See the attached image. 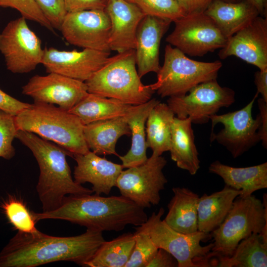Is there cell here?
<instances>
[{"label": "cell", "instance_id": "obj_4", "mask_svg": "<svg viewBox=\"0 0 267 267\" xmlns=\"http://www.w3.org/2000/svg\"><path fill=\"white\" fill-rule=\"evenodd\" d=\"M14 120L18 130L55 143L72 157L89 151L84 137V125L79 118L53 104L34 102L14 116Z\"/></svg>", "mask_w": 267, "mask_h": 267}, {"label": "cell", "instance_id": "obj_9", "mask_svg": "<svg viewBox=\"0 0 267 267\" xmlns=\"http://www.w3.org/2000/svg\"><path fill=\"white\" fill-rule=\"evenodd\" d=\"M259 93L242 109L210 117L212 134L210 141H216L226 148L233 158H236L261 141L259 130L260 114L254 119L252 108Z\"/></svg>", "mask_w": 267, "mask_h": 267}, {"label": "cell", "instance_id": "obj_36", "mask_svg": "<svg viewBox=\"0 0 267 267\" xmlns=\"http://www.w3.org/2000/svg\"><path fill=\"white\" fill-rule=\"evenodd\" d=\"M0 6L14 8L26 19L38 23L54 33V28L34 0H0Z\"/></svg>", "mask_w": 267, "mask_h": 267}, {"label": "cell", "instance_id": "obj_39", "mask_svg": "<svg viewBox=\"0 0 267 267\" xmlns=\"http://www.w3.org/2000/svg\"><path fill=\"white\" fill-rule=\"evenodd\" d=\"M30 105L17 100L0 89V109L14 116Z\"/></svg>", "mask_w": 267, "mask_h": 267}, {"label": "cell", "instance_id": "obj_21", "mask_svg": "<svg viewBox=\"0 0 267 267\" xmlns=\"http://www.w3.org/2000/svg\"><path fill=\"white\" fill-rule=\"evenodd\" d=\"M210 173L220 176L225 185L241 191L238 196L249 197L256 191L267 188V162L247 167L236 168L218 160L209 167Z\"/></svg>", "mask_w": 267, "mask_h": 267}, {"label": "cell", "instance_id": "obj_31", "mask_svg": "<svg viewBox=\"0 0 267 267\" xmlns=\"http://www.w3.org/2000/svg\"><path fill=\"white\" fill-rule=\"evenodd\" d=\"M135 242L134 233H126L100 245L86 264L89 267H124Z\"/></svg>", "mask_w": 267, "mask_h": 267}, {"label": "cell", "instance_id": "obj_34", "mask_svg": "<svg viewBox=\"0 0 267 267\" xmlns=\"http://www.w3.org/2000/svg\"><path fill=\"white\" fill-rule=\"evenodd\" d=\"M134 233V245L124 267H146L158 248L146 232L136 229Z\"/></svg>", "mask_w": 267, "mask_h": 267}, {"label": "cell", "instance_id": "obj_38", "mask_svg": "<svg viewBox=\"0 0 267 267\" xmlns=\"http://www.w3.org/2000/svg\"><path fill=\"white\" fill-rule=\"evenodd\" d=\"M109 0H64L67 12L83 10H105Z\"/></svg>", "mask_w": 267, "mask_h": 267}, {"label": "cell", "instance_id": "obj_13", "mask_svg": "<svg viewBox=\"0 0 267 267\" xmlns=\"http://www.w3.org/2000/svg\"><path fill=\"white\" fill-rule=\"evenodd\" d=\"M0 51L6 68L13 73H27L41 64V41L23 16L9 22L0 33Z\"/></svg>", "mask_w": 267, "mask_h": 267}, {"label": "cell", "instance_id": "obj_41", "mask_svg": "<svg viewBox=\"0 0 267 267\" xmlns=\"http://www.w3.org/2000/svg\"><path fill=\"white\" fill-rule=\"evenodd\" d=\"M186 14L204 12L214 0H176Z\"/></svg>", "mask_w": 267, "mask_h": 267}, {"label": "cell", "instance_id": "obj_10", "mask_svg": "<svg viewBox=\"0 0 267 267\" xmlns=\"http://www.w3.org/2000/svg\"><path fill=\"white\" fill-rule=\"evenodd\" d=\"M235 100L234 91L222 87L214 80L197 85L185 95L169 97L167 104L177 118L204 124L221 108L229 107Z\"/></svg>", "mask_w": 267, "mask_h": 267}, {"label": "cell", "instance_id": "obj_37", "mask_svg": "<svg viewBox=\"0 0 267 267\" xmlns=\"http://www.w3.org/2000/svg\"><path fill=\"white\" fill-rule=\"evenodd\" d=\"M53 28L60 29L67 12L64 0H34Z\"/></svg>", "mask_w": 267, "mask_h": 267}, {"label": "cell", "instance_id": "obj_14", "mask_svg": "<svg viewBox=\"0 0 267 267\" xmlns=\"http://www.w3.org/2000/svg\"><path fill=\"white\" fill-rule=\"evenodd\" d=\"M110 29L105 10H90L67 12L59 30L71 44L110 52Z\"/></svg>", "mask_w": 267, "mask_h": 267}, {"label": "cell", "instance_id": "obj_7", "mask_svg": "<svg viewBox=\"0 0 267 267\" xmlns=\"http://www.w3.org/2000/svg\"><path fill=\"white\" fill-rule=\"evenodd\" d=\"M222 67L219 60L203 62L191 59L176 47L167 44L164 60L150 87L161 97L183 95L197 85L217 80Z\"/></svg>", "mask_w": 267, "mask_h": 267}, {"label": "cell", "instance_id": "obj_32", "mask_svg": "<svg viewBox=\"0 0 267 267\" xmlns=\"http://www.w3.org/2000/svg\"><path fill=\"white\" fill-rule=\"evenodd\" d=\"M2 208L10 223L18 231L33 233L38 230L32 212L22 201L11 197L3 203Z\"/></svg>", "mask_w": 267, "mask_h": 267}, {"label": "cell", "instance_id": "obj_18", "mask_svg": "<svg viewBox=\"0 0 267 267\" xmlns=\"http://www.w3.org/2000/svg\"><path fill=\"white\" fill-rule=\"evenodd\" d=\"M105 10L111 25L110 50L121 53L135 49L137 28L145 14L126 0H109Z\"/></svg>", "mask_w": 267, "mask_h": 267}, {"label": "cell", "instance_id": "obj_2", "mask_svg": "<svg viewBox=\"0 0 267 267\" xmlns=\"http://www.w3.org/2000/svg\"><path fill=\"white\" fill-rule=\"evenodd\" d=\"M37 222L59 219L100 231L123 230L128 225L136 226L147 220L144 209L121 196L97 194L70 195L54 210L32 212Z\"/></svg>", "mask_w": 267, "mask_h": 267}, {"label": "cell", "instance_id": "obj_42", "mask_svg": "<svg viewBox=\"0 0 267 267\" xmlns=\"http://www.w3.org/2000/svg\"><path fill=\"white\" fill-rule=\"evenodd\" d=\"M261 118V125L259 134L261 137V141L264 147L267 148V102L262 98L258 100Z\"/></svg>", "mask_w": 267, "mask_h": 267}, {"label": "cell", "instance_id": "obj_25", "mask_svg": "<svg viewBox=\"0 0 267 267\" xmlns=\"http://www.w3.org/2000/svg\"><path fill=\"white\" fill-rule=\"evenodd\" d=\"M192 124L189 118L181 119L174 117L169 151L171 159L178 168L194 175L200 168V161Z\"/></svg>", "mask_w": 267, "mask_h": 267}, {"label": "cell", "instance_id": "obj_26", "mask_svg": "<svg viewBox=\"0 0 267 267\" xmlns=\"http://www.w3.org/2000/svg\"><path fill=\"white\" fill-rule=\"evenodd\" d=\"M168 204V212L163 220L175 230L190 234L198 230L197 203L199 195L191 190L176 187Z\"/></svg>", "mask_w": 267, "mask_h": 267}, {"label": "cell", "instance_id": "obj_17", "mask_svg": "<svg viewBox=\"0 0 267 267\" xmlns=\"http://www.w3.org/2000/svg\"><path fill=\"white\" fill-rule=\"evenodd\" d=\"M235 56L259 70L267 68V18L258 16L228 38L219 52L221 59Z\"/></svg>", "mask_w": 267, "mask_h": 267}, {"label": "cell", "instance_id": "obj_6", "mask_svg": "<svg viewBox=\"0 0 267 267\" xmlns=\"http://www.w3.org/2000/svg\"><path fill=\"white\" fill-rule=\"evenodd\" d=\"M237 198L222 223L212 232L214 242L210 260L231 256L239 242L253 233L267 238V193L263 201L253 194Z\"/></svg>", "mask_w": 267, "mask_h": 267}, {"label": "cell", "instance_id": "obj_24", "mask_svg": "<svg viewBox=\"0 0 267 267\" xmlns=\"http://www.w3.org/2000/svg\"><path fill=\"white\" fill-rule=\"evenodd\" d=\"M84 135L90 151L98 155H114L118 140L131 131L124 116L98 121L84 125Z\"/></svg>", "mask_w": 267, "mask_h": 267}, {"label": "cell", "instance_id": "obj_35", "mask_svg": "<svg viewBox=\"0 0 267 267\" xmlns=\"http://www.w3.org/2000/svg\"><path fill=\"white\" fill-rule=\"evenodd\" d=\"M17 131L14 116L0 109V157L9 160L14 156L12 141Z\"/></svg>", "mask_w": 267, "mask_h": 267}, {"label": "cell", "instance_id": "obj_43", "mask_svg": "<svg viewBox=\"0 0 267 267\" xmlns=\"http://www.w3.org/2000/svg\"><path fill=\"white\" fill-rule=\"evenodd\" d=\"M254 82L257 92L260 93L262 98L267 102V68L259 70L255 73Z\"/></svg>", "mask_w": 267, "mask_h": 267}, {"label": "cell", "instance_id": "obj_8", "mask_svg": "<svg viewBox=\"0 0 267 267\" xmlns=\"http://www.w3.org/2000/svg\"><path fill=\"white\" fill-rule=\"evenodd\" d=\"M164 212L160 208L135 229L147 233L158 248L172 254L178 262V267H210L209 255L213 243L206 246L200 243L209 233L199 231L190 234L178 232L162 220Z\"/></svg>", "mask_w": 267, "mask_h": 267}, {"label": "cell", "instance_id": "obj_23", "mask_svg": "<svg viewBox=\"0 0 267 267\" xmlns=\"http://www.w3.org/2000/svg\"><path fill=\"white\" fill-rule=\"evenodd\" d=\"M204 13L214 20L227 39L260 15L256 8L245 1L214 0Z\"/></svg>", "mask_w": 267, "mask_h": 267}, {"label": "cell", "instance_id": "obj_5", "mask_svg": "<svg viewBox=\"0 0 267 267\" xmlns=\"http://www.w3.org/2000/svg\"><path fill=\"white\" fill-rule=\"evenodd\" d=\"M135 52L131 49L109 57L85 81L89 93L136 105L151 99L154 91L141 81L136 68Z\"/></svg>", "mask_w": 267, "mask_h": 267}, {"label": "cell", "instance_id": "obj_3", "mask_svg": "<svg viewBox=\"0 0 267 267\" xmlns=\"http://www.w3.org/2000/svg\"><path fill=\"white\" fill-rule=\"evenodd\" d=\"M16 138L32 151L38 163L40 174L36 188L43 212L58 208L67 194H92L91 189L73 179L66 160L67 155L71 156L68 151L29 132L18 130Z\"/></svg>", "mask_w": 267, "mask_h": 267}, {"label": "cell", "instance_id": "obj_45", "mask_svg": "<svg viewBox=\"0 0 267 267\" xmlns=\"http://www.w3.org/2000/svg\"><path fill=\"white\" fill-rule=\"evenodd\" d=\"M226 1H229V2H235L236 1V0H223Z\"/></svg>", "mask_w": 267, "mask_h": 267}, {"label": "cell", "instance_id": "obj_33", "mask_svg": "<svg viewBox=\"0 0 267 267\" xmlns=\"http://www.w3.org/2000/svg\"><path fill=\"white\" fill-rule=\"evenodd\" d=\"M137 6L145 15L175 22L185 13L176 0H126Z\"/></svg>", "mask_w": 267, "mask_h": 267}, {"label": "cell", "instance_id": "obj_1", "mask_svg": "<svg viewBox=\"0 0 267 267\" xmlns=\"http://www.w3.org/2000/svg\"><path fill=\"white\" fill-rule=\"evenodd\" d=\"M104 241L102 231L89 228L68 237L48 235L39 230L18 231L0 252V267H35L58 261L85 267Z\"/></svg>", "mask_w": 267, "mask_h": 267}, {"label": "cell", "instance_id": "obj_44", "mask_svg": "<svg viewBox=\"0 0 267 267\" xmlns=\"http://www.w3.org/2000/svg\"><path fill=\"white\" fill-rule=\"evenodd\" d=\"M245 1L256 8L259 15L267 17V0H236V1Z\"/></svg>", "mask_w": 267, "mask_h": 267}, {"label": "cell", "instance_id": "obj_11", "mask_svg": "<svg viewBox=\"0 0 267 267\" xmlns=\"http://www.w3.org/2000/svg\"><path fill=\"white\" fill-rule=\"evenodd\" d=\"M167 163L162 155H152L143 164L123 170L116 187L121 195L143 209L158 205L168 182L163 172Z\"/></svg>", "mask_w": 267, "mask_h": 267}, {"label": "cell", "instance_id": "obj_28", "mask_svg": "<svg viewBox=\"0 0 267 267\" xmlns=\"http://www.w3.org/2000/svg\"><path fill=\"white\" fill-rule=\"evenodd\" d=\"M215 258L210 267H267V239L253 233L239 242L231 256Z\"/></svg>", "mask_w": 267, "mask_h": 267}, {"label": "cell", "instance_id": "obj_22", "mask_svg": "<svg viewBox=\"0 0 267 267\" xmlns=\"http://www.w3.org/2000/svg\"><path fill=\"white\" fill-rule=\"evenodd\" d=\"M159 102L151 98L141 104L132 105L124 116L132 135L130 149L125 155L119 156L124 169L140 165L147 161L146 122L151 109Z\"/></svg>", "mask_w": 267, "mask_h": 267}, {"label": "cell", "instance_id": "obj_29", "mask_svg": "<svg viewBox=\"0 0 267 267\" xmlns=\"http://www.w3.org/2000/svg\"><path fill=\"white\" fill-rule=\"evenodd\" d=\"M175 115L167 103L160 101L151 110L146 122V144L154 156L169 151L172 123Z\"/></svg>", "mask_w": 267, "mask_h": 267}, {"label": "cell", "instance_id": "obj_12", "mask_svg": "<svg viewBox=\"0 0 267 267\" xmlns=\"http://www.w3.org/2000/svg\"><path fill=\"white\" fill-rule=\"evenodd\" d=\"M166 41L186 55L202 56L222 48L227 39L204 12L186 14L174 22Z\"/></svg>", "mask_w": 267, "mask_h": 267}, {"label": "cell", "instance_id": "obj_20", "mask_svg": "<svg viewBox=\"0 0 267 267\" xmlns=\"http://www.w3.org/2000/svg\"><path fill=\"white\" fill-rule=\"evenodd\" d=\"M72 157L77 163L74 171L75 181L80 184L91 183V190L97 195H108L116 186L124 169L122 164L100 157L90 150L84 154H74Z\"/></svg>", "mask_w": 267, "mask_h": 267}, {"label": "cell", "instance_id": "obj_19", "mask_svg": "<svg viewBox=\"0 0 267 267\" xmlns=\"http://www.w3.org/2000/svg\"><path fill=\"white\" fill-rule=\"evenodd\" d=\"M170 20L145 15L140 21L136 35V64L140 78L150 72L157 73L161 67L159 50L161 40L169 29Z\"/></svg>", "mask_w": 267, "mask_h": 267}, {"label": "cell", "instance_id": "obj_40", "mask_svg": "<svg viewBox=\"0 0 267 267\" xmlns=\"http://www.w3.org/2000/svg\"><path fill=\"white\" fill-rule=\"evenodd\" d=\"M177 260L170 253L162 248L157 251L146 266V267H176Z\"/></svg>", "mask_w": 267, "mask_h": 267}, {"label": "cell", "instance_id": "obj_15", "mask_svg": "<svg viewBox=\"0 0 267 267\" xmlns=\"http://www.w3.org/2000/svg\"><path fill=\"white\" fill-rule=\"evenodd\" d=\"M22 93L31 97L34 102L57 104L69 111L89 92L85 82L49 73L32 77L22 87Z\"/></svg>", "mask_w": 267, "mask_h": 267}, {"label": "cell", "instance_id": "obj_27", "mask_svg": "<svg viewBox=\"0 0 267 267\" xmlns=\"http://www.w3.org/2000/svg\"><path fill=\"white\" fill-rule=\"evenodd\" d=\"M241 191L227 185L219 191L199 197L197 203L198 230L212 232L223 221Z\"/></svg>", "mask_w": 267, "mask_h": 267}, {"label": "cell", "instance_id": "obj_30", "mask_svg": "<svg viewBox=\"0 0 267 267\" xmlns=\"http://www.w3.org/2000/svg\"><path fill=\"white\" fill-rule=\"evenodd\" d=\"M132 105L118 100L88 93L69 112L85 125L92 122L123 117Z\"/></svg>", "mask_w": 267, "mask_h": 267}, {"label": "cell", "instance_id": "obj_16", "mask_svg": "<svg viewBox=\"0 0 267 267\" xmlns=\"http://www.w3.org/2000/svg\"><path fill=\"white\" fill-rule=\"evenodd\" d=\"M110 53L87 48L66 51L45 47L41 64L48 73L85 82L104 64Z\"/></svg>", "mask_w": 267, "mask_h": 267}]
</instances>
